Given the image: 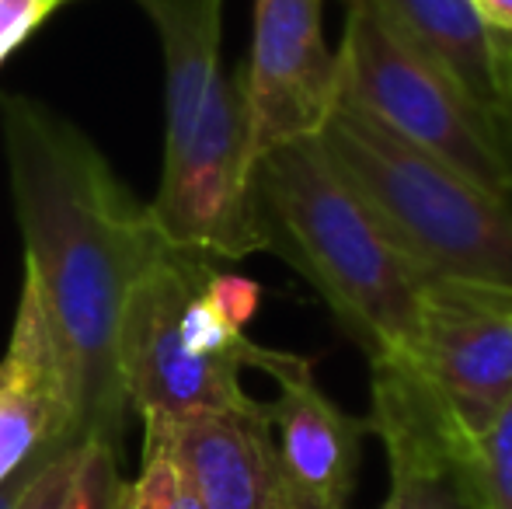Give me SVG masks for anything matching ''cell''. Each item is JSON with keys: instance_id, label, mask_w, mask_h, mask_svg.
<instances>
[{"instance_id": "6da1fadb", "label": "cell", "mask_w": 512, "mask_h": 509, "mask_svg": "<svg viewBox=\"0 0 512 509\" xmlns=\"http://www.w3.org/2000/svg\"><path fill=\"white\" fill-rule=\"evenodd\" d=\"M25 279L39 297L77 440L122 443L129 398L119 374L126 297L164 255L150 206L98 147L39 102L0 98Z\"/></svg>"}, {"instance_id": "7a4b0ae2", "label": "cell", "mask_w": 512, "mask_h": 509, "mask_svg": "<svg viewBox=\"0 0 512 509\" xmlns=\"http://www.w3.org/2000/svg\"><path fill=\"white\" fill-rule=\"evenodd\" d=\"M255 203L269 252L300 269L366 360L415 349L429 279L387 238L317 136L258 157Z\"/></svg>"}, {"instance_id": "3957f363", "label": "cell", "mask_w": 512, "mask_h": 509, "mask_svg": "<svg viewBox=\"0 0 512 509\" xmlns=\"http://www.w3.org/2000/svg\"><path fill=\"white\" fill-rule=\"evenodd\" d=\"M321 147L387 238L425 279L512 290V203L335 105Z\"/></svg>"}, {"instance_id": "277c9868", "label": "cell", "mask_w": 512, "mask_h": 509, "mask_svg": "<svg viewBox=\"0 0 512 509\" xmlns=\"http://www.w3.org/2000/svg\"><path fill=\"white\" fill-rule=\"evenodd\" d=\"M338 102L352 105L408 147L512 203V178L492 119L370 4L349 0L338 46Z\"/></svg>"}, {"instance_id": "5b68a950", "label": "cell", "mask_w": 512, "mask_h": 509, "mask_svg": "<svg viewBox=\"0 0 512 509\" xmlns=\"http://www.w3.org/2000/svg\"><path fill=\"white\" fill-rule=\"evenodd\" d=\"M147 206L171 252L213 265L269 252L255 203L241 67L220 70L196 126L182 143L164 147L161 189Z\"/></svg>"}, {"instance_id": "8992f818", "label": "cell", "mask_w": 512, "mask_h": 509, "mask_svg": "<svg viewBox=\"0 0 512 509\" xmlns=\"http://www.w3.org/2000/svg\"><path fill=\"white\" fill-rule=\"evenodd\" d=\"M213 262L168 252L129 290L119 321V374L140 419L248 412L258 401L241 387V363L196 356L178 339V311Z\"/></svg>"}, {"instance_id": "52a82bcc", "label": "cell", "mask_w": 512, "mask_h": 509, "mask_svg": "<svg viewBox=\"0 0 512 509\" xmlns=\"http://www.w3.org/2000/svg\"><path fill=\"white\" fill-rule=\"evenodd\" d=\"M467 443L512 398V290L429 279L418 339L398 356Z\"/></svg>"}, {"instance_id": "ba28073f", "label": "cell", "mask_w": 512, "mask_h": 509, "mask_svg": "<svg viewBox=\"0 0 512 509\" xmlns=\"http://www.w3.org/2000/svg\"><path fill=\"white\" fill-rule=\"evenodd\" d=\"M321 7L324 0H255L241 67L255 161L272 147L321 136L338 105V56L324 42Z\"/></svg>"}, {"instance_id": "9c48e42d", "label": "cell", "mask_w": 512, "mask_h": 509, "mask_svg": "<svg viewBox=\"0 0 512 509\" xmlns=\"http://www.w3.org/2000/svg\"><path fill=\"white\" fill-rule=\"evenodd\" d=\"M143 436L182 464L203 509H304L276 450L269 408L147 419Z\"/></svg>"}, {"instance_id": "30bf717a", "label": "cell", "mask_w": 512, "mask_h": 509, "mask_svg": "<svg viewBox=\"0 0 512 509\" xmlns=\"http://www.w3.org/2000/svg\"><path fill=\"white\" fill-rule=\"evenodd\" d=\"M265 374L279 384L276 401H269L265 408H269L279 461L300 506L349 509L370 422L338 408L317 387L314 360L307 356L276 349Z\"/></svg>"}, {"instance_id": "8fae6325", "label": "cell", "mask_w": 512, "mask_h": 509, "mask_svg": "<svg viewBox=\"0 0 512 509\" xmlns=\"http://www.w3.org/2000/svg\"><path fill=\"white\" fill-rule=\"evenodd\" d=\"M77 443L60 363L42 318L39 297L25 279L11 342L0 360V485L25 464Z\"/></svg>"}, {"instance_id": "7c38bea8", "label": "cell", "mask_w": 512, "mask_h": 509, "mask_svg": "<svg viewBox=\"0 0 512 509\" xmlns=\"http://www.w3.org/2000/svg\"><path fill=\"white\" fill-rule=\"evenodd\" d=\"M405 42L429 56L474 109L495 119L506 91L512 39L499 35L474 0H363Z\"/></svg>"}, {"instance_id": "4fadbf2b", "label": "cell", "mask_w": 512, "mask_h": 509, "mask_svg": "<svg viewBox=\"0 0 512 509\" xmlns=\"http://www.w3.org/2000/svg\"><path fill=\"white\" fill-rule=\"evenodd\" d=\"M150 14L164 49V147L185 140L220 77L223 0H133Z\"/></svg>"}, {"instance_id": "5bb4252c", "label": "cell", "mask_w": 512, "mask_h": 509, "mask_svg": "<svg viewBox=\"0 0 512 509\" xmlns=\"http://www.w3.org/2000/svg\"><path fill=\"white\" fill-rule=\"evenodd\" d=\"M129 482L119 468V447L77 440L39 464L18 509H126Z\"/></svg>"}, {"instance_id": "9a60e30c", "label": "cell", "mask_w": 512, "mask_h": 509, "mask_svg": "<svg viewBox=\"0 0 512 509\" xmlns=\"http://www.w3.org/2000/svg\"><path fill=\"white\" fill-rule=\"evenodd\" d=\"M471 475L481 509H512V398L474 443Z\"/></svg>"}, {"instance_id": "2e32d148", "label": "cell", "mask_w": 512, "mask_h": 509, "mask_svg": "<svg viewBox=\"0 0 512 509\" xmlns=\"http://www.w3.org/2000/svg\"><path fill=\"white\" fill-rule=\"evenodd\" d=\"M126 509H203L182 464L157 440L143 436V468L129 485Z\"/></svg>"}, {"instance_id": "e0dca14e", "label": "cell", "mask_w": 512, "mask_h": 509, "mask_svg": "<svg viewBox=\"0 0 512 509\" xmlns=\"http://www.w3.org/2000/svg\"><path fill=\"white\" fill-rule=\"evenodd\" d=\"M391 468L415 478L418 509H481L474 492L471 464L464 461H401L391 457Z\"/></svg>"}, {"instance_id": "ac0fdd59", "label": "cell", "mask_w": 512, "mask_h": 509, "mask_svg": "<svg viewBox=\"0 0 512 509\" xmlns=\"http://www.w3.org/2000/svg\"><path fill=\"white\" fill-rule=\"evenodd\" d=\"M209 300L216 304V311L230 321L234 328H244L258 311V300H262V286L255 279H244V276H227V272L213 269L209 272V283H206Z\"/></svg>"}, {"instance_id": "d6986e66", "label": "cell", "mask_w": 512, "mask_h": 509, "mask_svg": "<svg viewBox=\"0 0 512 509\" xmlns=\"http://www.w3.org/2000/svg\"><path fill=\"white\" fill-rule=\"evenodd\" d=\"M67 0H0V63Z\"/></svg>"}, {"instance_id": "ffe728a7", "label": "cell", "mask_w": 512, "mask_h": 509, "mask_svg": "<svg viewBox=\"0 0 512 509\" xmlns=\"http://www.w3.org/2000/svg\"><path fill=\"white\" fill-rule=\"evenodd\" d=\"M495 126V140L502 147V157H506V168L512 178V49H509V70H506V91H502V105L492 119Z\"/></svg>"}, {"instance_id": "44dd1931", "label": "cell", "mask_w": 512, "mask_h": 509, "mask_svg": "<svg viewBox=\"0 0 512 509\" xmlns=\"http://www.w3.org/2000/svg\"><path fill=\"white\" fill-rule=\"evenodd\" d=\"M380 509H418L415 496V478L401 468H391V492H387L384 506Z\"/></svg>"}, {"instance_id": "7402d4cb", "label": "cell", "mask_w": 512, "mask_h": 509, "mask_svg": "<svg viewBox=\"0 0 512 509\" xmlns=\"http://www.w3.org/2000/svg\"><path fill=\"white\" fill-rule=\"evenodd\" d=\"M46 457H53V454H46ZM46 457H39V461L25 464V468H21L18 475L11 478V482L0 485V509H18L21 496H25V489H28V482H32V475L39 471V464L46 461Z\"/></svg>"}, {"instance_id": "603a6c76", "label": "cell", "mask_w": 512, "mask_h": 509, "mask_svg": "<svg viewBox=\"0 0 512 509\" xmlns=\"http://www.w3.org/2000/svg\"><path fill=\"white\" fill-rule=\"evenodd\" d=\"M474 7H478L481 18H485L495 32L512 39V0H474Z\"/></svg>"}, {"instance_id": "cb8c5ba5", "label": "cell", "mask_w": 512, "mask_h": 509, "mask_svg": "<svg viewBox=\"0 0 512 509\" xmlns=\"http://www.w3.org/2000/svg\"><path fill=\"white\" fill-rule=\"evenodd\" d=\"M345 4H349V0H345Z\"/></svg>"}]
</instances>
